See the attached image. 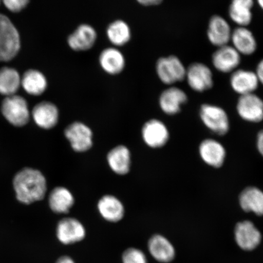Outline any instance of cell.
Instances as JSON below:
<instances>
[{
    "label": "cell",
    "instance_id": "6da1fadb",
    "mask_svg": "<svg viewBox=\"0 0 263 263\" xmlns=\"http://www.w3.org/2000/svg\"><path fill=\"white\" fill-rule=\"evenodd\" d=\"M16 199L24 204L39 201L47 192V181L40 171L26 167L16 173L13 180Z\"/></svg>",
    "mask_w": 263,
    "mask_h": 263
},
{
    "label": "cell",
    "instance_id": "7a4b0ae2",
    "mask_svg": "<svg viewBox=\"0 0 263 263\" xmlns=\"http://www.w3.org/2000/svg\"><path fill=\"white\" fill-rule=\"evenodd\" d=\"M21 35L8 16L0 13V62L14 59L21 49Z\"/></svg>",
    "mask_w": 263,
    "mask_h": 263
},
{
    "label": "cell",
    "instance_id": "3957f363",
    "mask_svg": "<svg viewBox=\"0 0 263 263\" xmlns=\"http://www.w3.org/2000/svg\"><path fill=\"white\" fill-rule=\"evenodd\" d=\"M1 110L6 120L15 127L24 126L31 116L27 101L16 94L3 100Z\"/></svg>",
    "mask_w": 263,
    "mask_h": 263
},
{
    "label": "cell",
    "instance_id": "277c9868",
    "mask_svg": "<svg viewBox=\"0 0 263 263\" xmlns=\"http://www.w3.org/2000/svg\"><path fill=\"white\" fill-rule=\"evenodd\" d=\"M156 71L163 83L172 85L183 81L186 77V70L178 58L170 55L157 61Z\"/></svg>",
    "mask_w": 263,
    "mask_h": 263
},
{
    "label": "cell",
    "instance_id": "5b68a950",
    "mask_svg": "<svg viewBox=\"0 0 263 263\" xmlns=\"http://www.w3.org/2000/svg\"><path fill=\"white\" fill-rule=\"evenodd\" d=\"M200 118L205 126L213 133L223 136L229 130L228 115L222 108L204 104L200 108Z\"/></svg>",
    "mask_w": 263,
    "mask_h": 263
},
{
    "label": "cell",
    "instance_id": "8992f818",
    "mask_svg": "<svg viewBox=\"0 0 263 263\" xmlns=\"http://www.w3.org/2000/svg\"><path fill=\"white\" fill-rule=\"evenodd\" d=\"M86 230L79 220L66 218L59 221L57 228L59 241L65 245H73L84 240Z\"/></svg>",
    "mask_w": 263,
    "mask_h": 263
},
{
    "label": "cell",
    "instance_id": "52a82bcc",
    "mask_svg": "<svg viewBox=\"0 0 263 263\" xmlns=\"http://www.w3.org/2000/svg\"><path fill=\"white\" fill-rule=\"evenodd\" d=\"M64 134L71 147L77 152H85L92 146V132L83 123L76 122L69 125Z\"/></svg>",
    "mask_w": 263,
    "mask_h": 263
},
{
    "label": "cell",
    "instance_id": "ba28073f",
    "mask_svg": "<svg viewBox=\"0 0 263 263\" xmlns=\"http://www.w3.org/2000/svg\"><path fill=\"white\" fill-rule=\"evenodd\" d=\"M236 243L245 251H253L260 244L262 236L254 223L249 221L239 222L235 229Z\"/></svg>",
    "mask_w": 263,
    "mask_h": 263
},
{
    "label": "cell",
    "instance_id": "9c48e42d",
    "mask_svg": "<svg viewBox=\"0 0 263 263\" xmlns=\"http://www.w3.org/2000/svg\"><path fill=\"white\" fill-rule=\"evenodd\" d=\"M237 110L239 116L249 122L258 123L263 120V101L254 93L240 97Z\"/></svg>",
    "mask_w": 263,
    "mask_h": 263
},
{
    "label": "cell",
    "instance_id": "30bf717a",
    "mask_svg": "<svg viewBox=\"0 0 263 263\" xmlns=\"http://www.w3.org/2000/svg\"><path fill=\"white\" fill-rule=\"evenodd\" d=\"M97 31L93 26L82 24L68 36L67 43L72 50L81 52L89 50L97 41Z\"/></svg>",
    "mask_w": 263,
    "mask_h": 263
},
{
    "label": "cell",
    "instance_id": "8fae6325",
    "mask_svg": "<svg viewBox=\"0 0 263 263\" xmlns=\"http://www.w3.org/2000/svg\"><path fill=\"white\" fill-rule=\"evenodd\" d=\"M190 87L194 90L202 92L213 86V75L210 69L202 63H194L186 71V77Z\"/></svg>",
    "mask_w": 263,
    "mask_h": 263
},
{
    "label": "cell",
    "instance_id": "7c38bea8",
    "mask_svg": "<svg viewBox=\"0 0 263 263\" xmlns=\"http://www.w3.org/2000/svg\"><path fill=\"white\" fill-rule=\"evenodd\" d=\"M32 117L37 126L45 129H50L57 124L59 110L51 102L42 101L33 108Z\"/></svg>",
    "mask_w": 263,
    "mask_h": 263
},
{
    "label": "cell",
    "instance_id": "4fadbf2b",
    "mask_svg": "<svg viewBox=\"0 0 263 263\" xmlns=\"http://www.w3.org/2000/svg\"><path fill=\"white\" fill-rule=\"evenodd\" d=\"M142 136L144 142L154 148L163 146L169 139L168 130L165 125L157 120H151L144 125Z\"/></svg>",
    "mask_w": 263,
    "mask_h": 263
},
{
    "label": "cell",
    "instance_id": "5bb4252c",
    "mask_svg": "<svg viewBox=\"0 0 263 263\" xmlns=\"http://www.w3.org/2000/svg\"><path fill=\"white\" fill-rule=\"evenodd\" d=\"M147 248L151 255L160 262L168 263L175 258V249L172 242L162 235L153 236L148 241Z\"/></svg>",
    "mask_w": 263,
    "mask_h": 263
},
{
    "label": "cell",
    "instance_id": "9a60e30c",
    "mask_svg": "<svg viewBox=\"0 0 263 263\" xmlns=\"http://www.w3.org/2000/svg\"><path fill=\"white\" fill-rule=\"evenodd\" d=\"M213 64L222 73H229L238 67L241 61L240 54L229 45L219 47L213 55Z\"/></svg>",
    "mask_w": 263,
    "mask_h": 263
},
{
    "label": "cell",
    "instance_id": "2e32d148",
    "mask_svg": "<svg viewBox=\"0 0 263 263\" xmlns=\"http://www.w3.org/2000/svg\"><path fill=\"white\" fill-rule=\"evenodd\" d=\"M207 35L213 45L221 47L228 45L231 40V29L224 18L219 15L213 16L209 22Z\"/></svg>",
    "mask_w": 263,
    "mask_h": 263
},
{
    "label": "cell",
    "instance_id": "e0dca14e",
    "mask_svg": "<svg viewBox=\"0 0 263 263\" xmlns=\"http://www.w3.org/2000/svg\"><path fill=\"white\" fill-rule=\"evenodd\" d=\"M99 63L104 72L110 75H117L122 72L126 65L123 54L115 47L105 48L99 57Z\"/></svg>",
    "mask_w": 263,
    "mask_h": 263
},
{
    "label": "cell",
    "instance_id": "ac0fdd59",
    "mask_svg": "<svg viewBox=\"0 0 263 263\" xmlns=\"http://www.w3.org/2000/svg\"><path fill=\"white\" fill-rule=\"evenodd\" d=\"M21 87L32 96H40L47 89V79L41 71L29 69L22 76Z\"/></svg>",
    "mask_w": 263,
    "mask_h": 263
},
{
    "label": "cell",
    "instance_id": "d6986e66",
    "mask_svg": "<svg viewBox=\"0 0 263 263\" xmlns=\"http://www.w3.org/2000/svg\"><path fill=\"white\" fill-rule=\"evenodd\" d=\"M200 155L209 165L221 167L226 157V151L222 144L215 140L203 141L199 147Z\"/></svg>",
    "mask_w": 263,
    "mask_h": 263
},
{
    "label": "cell",
    "instance_id": "ffe728a7",
    "mask_svg": "<svg viewBox=\"0 0 263 263\" xmlns=\"http://www.w3.org/2000/svg\"><path fill=\"white\" fill-rule=\"evenodd\" d=\"M259 81L254 72L244 70L236 71L230 78V84L234 91L241 95L254 93Z\"/></svg>",
    "mask_w": 263,
    "mask_h": 263
},
{
    "label": "cell",
    "instance_id": "44dd1931",
    "mask_svg": "<svg viewBox=\"0 0 263 263\" xmlns=\"http://www.w3.org/2000/svg\"><path fill=\"white\" fill-rule=\"evenodd\" d=\"M185 92L177 87H170L161 94L159 104L164 113L175 115L180 110L181 106L186 103Z\"/></svg>",
    "mask_w": 263,
    "mask_h": 263
},
{
    "label": "cell",
    "instance_id": "7402d4cb",
    "mask_svg": "<svg viewBox=\"0 0 263 263\" xmlns=\"http://www.w3.org/2000/svg\"><path fill=\"white\" fill-rule=\"evenodd\" d=\"M98 208L101 216L108 222H117L123 218V203L114 196L106 195L102 197L98 202Z\"/></svg>",
    "mask_w": 263,
    "mask_h": 263
},
{
    "label": "cell",
    "instance_id": "603a6c76",
    "mask_svg": "<svg viewBox=\"0 0 263 263\" xmlns=\"http://www.w3.org/2000/svg\"><path fill=\"white\" fill-rule=\"evenodd\" d=\"M241 208L246 212H254L263 216V192L256 187H248L239 196Z\"/></svg>",
    "mask_w": 263,
    "mask_h": 263
},
{
    "label": "cell",
    "instance_id": "cb8c5ba5",
    "mask_svg": "<svg viewBox=\"0 0 263 263\" xmlns=\"http://www.w3.org/2000/svg\"><path fill=\"white\" fill-rule=\"evenodd\" d=\"M49 205L52 211L57 214L67 213L74 204V197L64 187L52 190L49 196Z\"/></svg>",
    "mask_w": 263,
    "mask_h": 263
},
{
    "label": "cell",
    "instance_id": "d4e9b609",
    "mask_svg": "<svg viewBox=\"0 0 263 263\" xmlns=\"http://www.w3.org/2000/svg\"><path fill=\"white\" fill-rule=\"evenodd\" d=\"M21 74L14 68H0V94L6 97L16 95L21 87Z\"/></svg>",
    "mask_w": 263,
    "mask_h": 263
},
{
    "label": "cell",
    "instance_id": "484cf974",
    "mask_svg": "<svg viewBox=\"0 0 263 263\" xmlns=\"http://www.w3.org/2000/svg\"><path fill=\"white\" fill-rule=\"evenodd\" d=\"M107 161L111 169L120 175L129 173L130 166L129 150L124 146H118L111 150L107 155Z\"/></svg>",
    "mask_w": 263,
    "mask_h": 263
},
{
    "label": "cell",
    "instance_id": "4316f807",
    "mask_svg": "<svg viewBox=\"0 0 263 263\" xmlns=\"http://www.w3.org/2000/svg\"><path fill=\"white\" fill-rule=\"evenodd\" d=\"M231 40L239 53L251 55L255 51L256 42L252 32L245 27L236 28L233 32Z\"/></svg>",
    "mask_w": 263,
    "mask_h": 263
},
{
    "label": "cell",
    "instance_id": "83f0119b",
    "mask_svg": "<svg viewBox=\"0 0 263 263\" xmlns=\"http://www.w3.org/2000/svg\"><path fill=\"white\" fill-rule=\"evenodd\" d=\"M253 6L254 0H232L229 8L230 18L236 24L245 27L252 21Z\"/></svg>",
    "mask_w": 263,
    "mask_h": 263
},
{
    "label": "cell",
    "instance_id": "f1b7e54d",
    "mask_svg": "<svg viewBox=\"0 0 263 263\" xmlns=\"http://www.w3.org/2000/svg\"><path fill=\"white\" fill-rule=\"evenodd\" d=\"M106 34L108 41L115 47H123L130 41L132 33L126 22L117 20L108 26Z\"/></svg>",
    "mask_w": 263,
    "mask_h": 263
},
{
    "label": "cell",
    "instance_id": "f546056e",
    "mask_svg": "<svg viewBox=\"0 0 263 263\" xmlns=\"http://www.w3.org/2000/svg\"><path fill=\"white\" fill-rule=\"evenodd\" d=\"M122 261L123 263H148L144 253L134 248L127 249L123 252Z\"/></svg>",
    "mask_w": 263,
    "mask_h": 263
},
{
    "label": "cell",
    "instance_id": "4dcf8cb0",
    "mask_svg": "<svg viewBox=\"0 0 263 263\" xmlns=\"http://www.w3.org/2000/svg\"><path fill=\"white\" fill-rule=\"evenodd\" d=\"M30 0H2L5 7L13 13H18L27 7Z\"/></svg>",
    "mask_w": 263,
    "mask_h": 263
},
{
    "label": "cell",
    "instance_id": "1f68e13d",
    "mask_svg": "<svg viewBox=\"0 0 263 263\" xmlns=\"http://www.w3.org/2000/svg\"><path fill=\"white\" fill-rule=\"evenodd\" d=\"M136 1L141 5L152 6L160 5L163 0H136Z\"/></svg>",
    "mask_w": 263,
    "mask_h": 263
},
{
    "label": "cell",
    "instance_id": "d6a6232c",
    "mask_svg": "<svg viewBox=\"0 0 263 263\" xmlns=\"http://www.w3.org/2000/svg\"><path fill=\"white\" fill-rule=\"evenodd\" d=\"M256 77L258 78L259 82H261L263 84V59L259 62L256 68Z\"/></svg>",
    "mask_w": 263,
    "mask_h": 263
},
{
    "label": "cell",
    "instance_id": "836d02e7",
    "mask_svg": "<svg viewBox=\"0 0 263 263\" xmlns=\"http://www.w3.org/2000/svg\"><path fill=\"white\" fill-rule=\"evenodd\" d=\"M257 147L259 152L263 156V130L259 132L258 135Z\"/></svg>",
    "mask_w": 263,
    "mask_h": 263
},
{
    "label": "cell",
    "instance_id": "e575fe53",
    "mask_svg": "<svg viewBox=\"0 0 263 263\" xmlns=\"http://www.w3.org/2000/svg\"><path fill=\"white\" fill-rule=\"evenodd\" d=\"M55 263H75V262L73 259L70 257V256L65 255L58 258Z\"/></svg>",
    "mask_w": 263,
    "mask_h": 263
},
{
    "label": "cell",
    "instance_id": "d590c367",
    "mask_svg": "<svg viewBox=\"0 0 263 263\" xmlns=\"http://www.w3.org/2000/svg\"><path fill=\"white\" fill-rule=\"evenodd\" d=\"M258 5L263 9V0H257Z\"/></svg>",
    "mask_w": 263,
    "mask_h": 263
},
{
    "label": "cell",
    "instance_id": "8d00e7d4",
    "mask_svg": "<svg viewBox=\"0 0 263 263\" xmlns=\"http://www.w3.org/2000/svg\"><path fill=\"white\" fill-rule=\"evenodd\" d=\"M2 3V0H0V5H1Z\"/></svg>",
    "mask_w": 263,
    "mask_h": 263
}]
</instances>
